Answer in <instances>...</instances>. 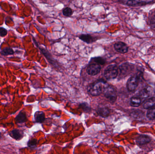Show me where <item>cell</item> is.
Here are the masks:
<instances>
[{"instance_id":"cell-5","label":"cell","mask_w":155,"mask_h":154,"mask_svg":"<svg viewBox=\"0 0 155 154\" xmlns=\"http://www.w3.org/2000/svg\"><path fill=\"white\" fill-rule=\"evenodd\" d=\"M101 68L98 63H93L90 64L87 69V72L88 75L95 76L100 72Z\"/></svg>"},{"instance_id":"cell-3","label":"cell","mask_w":155,"mask_h":154,"mask_svg":"<svg viewBox=\"0 0 155 154\" xmlns=\"http://www.w3.org/2000/svg\"><path fill=\"white\" fill-rule=\"evenodd\" d=\"M103 86L104 84L101 82H95L88 86L87 90L92 96H97L103 92Z\"/></svg>"},{"instance_id":"cell-25","label":"cell","mask_w":155,"mask_h":154,"mask_svg":"<svg viewBox=\"0 0 155 154\" xmlns=\"http://www.w3.org/2000/svg\"><path fill=\"white\" fill-rule=\"evenodd\" d=\"M7 34V30L3 27H0V36L4 37Z\"/></svg>"},{"instance_id":"cell-4","label":"cell","mask_w":155,"mask_h":154,"mask_svg":"<svg viewBox=\"0 0 155 154\" xmlns=\"http://www.w3.org/2000/svg\"><path fill=\"white\" fill-rule=\"evenodd\" d=\"M139 79V77L136 74L133 75L130 77L127 83V87L129 91H134L136 90L138 86Z\"/></svg>"},{"instance_id":"cell-16","label":"cell","mask_w":155,"mask_h":154,"mask_svg":"<svg viewBox=\"0 0 155 154\" xmlns=\"http://www.w3.org/2000/svg\"><path fill=\"white\" fill-rule=\"evenodd\" d=\"M141 99L139 97H133L130 100V105L132 106L137 107L141 105Z\"/></svg>"},{"instance_id":"cell-26","label":"cell","mask_w":155,"mask_h":154,"mask_svg":"<svg viewBox=\"0 0 155 154\" xmlns=\"http://www.w3.org/2000/svg\"><path fill=\"white\" fill-rule=\"evenodd\" d=\"M150 24H151V26L152 29L155 30V14L152 17V19L151 20V22H150Z\"/></svg>"},{"instance_id":"cell-23","label":"cell","mask_w":155,"mask_h":154,"mask_svg":"<svg viewBox=\"0 0 155 154\" xmlns=\"http://www.w3.org/2000/svg\"><path fill=\"white\" fill-rule=\"evenodd\" d=\"M37 144V141L36 139H32L28 141L27 145L28 147H31V148H34L36 146Z\"/></svg>"},{"instance_id":"cell-14","label":"cell","mask_w":155,"mask_h":154,"mask_svg":"<svg viewBox=\"0 0 155 154\" xmlns=\"http://www.w3.org/2000/svg\"><path fill=\"white\" fill-rule=\"evenodd\" d=\"M35 122L38 123H42L45 120V115L42 111H37L35 114Z\"/></svg>"},{"instance_id":"cell-11","label":"cell","mask_w":155,"mask_h":154,"mask_svg":"<svg viewBox=\"0 0 155 154\" xmlns=\"http://www.w3.org/2000/svg\"><path fill=\"white\" fill-rule=\"evenodd\" d=\"M151 141V138L148 136L142 135L137 138V142L140 145L146 144L150 143Z\"/></svg>"},{"instance_id":"cell-2","label":"cell","mask_w":155,"mask_h":154,"mask_svg":"<svg viewBox=\"0 0 155 154\" xmlns=\"http://www.w3.org/2000/svg\"><path fill=\"white\" fill-rule=\"evenodd\" d=\"M118 74V68L116 65H109L104 71V77L106 79L111 80L117 77Z\"/></svg>"},{"instance_id":"cell-10","label":"cell","mask_w":155,"mask_h":154,"mask_svg":"<svg viewBox=\"0 0 155 154\" xmlns=\"http://www.w3.org/2000/svg\"><path fill=\"white\" fill-rule=\"evenodd\" d=\"M152 1V0H129L127 2V5L129 6H136L146 4Z\"/></svg>"},{"instance_id":"cell-6","label":"cell","mask_w":155,"mask_h":154,"mask_svg":"<svg viewBox=\"0 0 155 154\" xmlns=\"http://www.w3.org/2000/svg\"><path fill=\"white\" fill-rule=\"evenodd\" d=\"M153 89L150 86H147L140 90L139 95L140 97L143 98H146L153 96Z\"/></svg>"},{"instance_id":"cell-1","label":"cell","mask_w":155,"mask_h":154,"mask_svg":"<svg viewBox=\"0 0 155 154\" xmlns=\"http://www.w3.org/2000/svg\"><path fill=\"white\" fill-rule=\"evenodd\" d=\"M103 92L105 97L109 102L114 103L115 102L117 98V95L116 90L113 86L108 84H104Z\"/></svg>"},{"instance_id":"cell-24","label":"cell","mask_w":155,"mask_h":154,"mask_svg":"<svg viewBox=\"0 0 155 154\" xmlns=\"http://www.w3.org/2000/svg\"><path fill=\"white\" fill-rule=\"evenodd\" d=\"M94 61H95L97 63L99 64H104L105 63V61L104 59L101 58H94Z\"/></svg>"},{"instance_id":"cell-12","label":"cell","mask_w":155,"mask_h":154,"mask_svg":"<svg viewBox=\"0 0 155 154\" xmlns=\"http://www.w3.org/2000/svg\"><path fill=\"white\" fill-rule=\"evenodd\" d=\"M155 106V97L150 98L146 100L143 104V106L145 109H149Z\"/></svg>"},{"instance_id":"cell-17","label":"cell","mask_w":155,"mask_h":154,"mask_svg":"<svg viewBox=\"0 0 155 154\" xmlns=\"http://www.w3.org/2000/svg\"><path fill=\"white\" fill-rule=\"evenodd\" d=\"M131 69V66L129 64H127V63H124V64H122V65L120 66L119 68V69L120 70V72H121V74L123 75H124V74H126L127 72H128L129 69Z\"/></svg>"},{"instance_id":"cell-9","label":"cell","mask_w":155,"mask_h":154,"mask_svg":"<svg viewBox=\"0 0 155 154\" xmlns=\"http://www.w3.org/2000/svg\"><path fill=\"white\" fill-rule=\"evenodd\" d=\"M9 134L11 137L16 140H20L23 137L24 134L22 131L19 129H14L11 131Z\"/></svg>"},{"instance_id":"cell-19","label":"cell","mask_w":155,"mask_h":154,"mask_svg":"<svg viewBox=\"0 0 155 154\" xmlns=\"http://www.w3.org/2000/svg\"><path fill=\"white\" fill-rule=\"evenodd\" d=\"M1 54L4 56H7V55H12L14 53V51L12 48L10 47L4 48L2 50L1 52Z\"/></svg>"},{"instance_id":"cell-18","label":"cell","mask_w":155,"mask_h":154,"mask_svg":"<svg viewBox=\"0 0 155 154\" xmlns=\"http://www.w3.org/2000/svg\"><path fill=\"white\" fill-rule=\"evenodd\" d=\"M147 117L150 120L155 119V106L148 109L147 113Z\"/></svg>"},{"instance_id":"cell-7","label":"cell","mask_w":155,"mask_h":154,"mask_svg":"<svg viewBox=\"0 0 155 154\" xmlns=\"http://www.w3.org/2000/svg\"><path fill=\"white\" fill-rule=\"evenodd\" d=\"M115 50L117 52L125 53L127 52L128 48L127 44L122 42H118L114 45Z\"/></svg>"},{"instance_id":"cell-13","label":"cell","mask_w":155,"mask_h":154,"mask_svg":"<svg viewBox=\"0 0 155 154\" xmlns=\"http://www.w3.org/2000/svg\"><path fill=\"white\" fill-rule=\"evenodd\" d=\"M15 120L17 124H23L26 122L27 117L25 113L22 111L20 112L15 117Z\"/></svg>"},{"instance_id":"cell-20","label":"cell","mask_w":155,"mask_h":154,"mask_svg":"<svg viewBox=\"0 0 155 154\" xmlns=\"http://www.w3.org/2000/svg\"><path fill=\"white\" fill-rule=\"evenodd\" d=\"M131 116L135 119H141L143 117V114L140 111H136L131 114Z\"/></svg>"},{"instance_id":"cell-8","label":"cell","mask_w":155,"mask_h":154,"mask_svg":"<svg viewBox=\"0 0 155 154\" xmlns=\"http://www.w3.org/2000/svg\"><path fill=\"white\" fill-rule=\"evenodd\" d=\"M97 113L100 116L106 118L110 115V110L107 107H99L97 110Z\"/></svg>"},{"instance_id":"cell-22","label":"cell","mask_w":155,"mask_h":154,"mask_svg":"<svg viewBox=\"0 0 155 154\" xmlns=\"http://www.w3.org/2000/svg\"><path fill=\"white\" fill-rule=\"evenodd\" d=\"M80 108L84 110V112L88 113L91 111V108L89 105L87 103H82L80 105Z\"/></svg>"},{"instance_id":"cell-21","label":"cell","mask_w":155,"mask_h":154,"mask_svg":"<svg viewBox=\"0 0 155 154\" xmlns=\"http://www.w3.org/2000/svg\"><path fill=\"white\" fill-rule=\"evenodd\" d=\"M73 13V12L72 10L70 7H66L63 11V14L64 15V16H67V17L71 16L72 14Z\"/></svg>"},{"instance_id":"cell-15","label":"cell","mask_w":155,"mask_h":154,"mask_svg":"<svg viewBox=\"0 0 155 154\" xmlns=\"http://www.w3.org/2000/svg\"><path fill=\"white\" fill-rule=\"evenodd\" d=\"M79 39L87 43H90L93 42V37L88 34H81L79 36Z\"/></svg>"}]
</instances>
